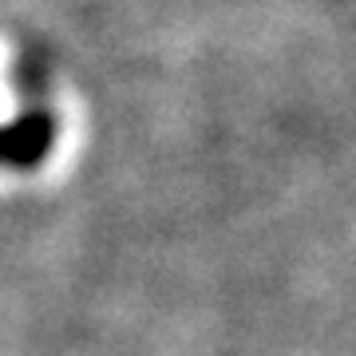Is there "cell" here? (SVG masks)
<instances>
[{"label": "cell", "instance_id": "7a4b0ae2", "mask_svg": "<svg viewBox=\"0 0 356 356\" xmlns=\"http://www.w3.org/2000/svg\"><path fill=\"white\" fill-rule=\"evenodd\" d=\"M0 163H4V127H0Z\"/></svg>", "mask_w": 356, "mask_h": 356}, {"label": "cell", "instance_id": "6da1fadb", "mask_svg": "<svg viewBox=\"0 0 356 356\" xmlns=\"http://www.w3.org/2000/svg\"><path fill=\"white\" fill-rule=\"evenodd\" d=\"M56 143V123L48 111H28L16 123H4V163L16 170H32L48 159Z\"/></svg>", "mask_w": 356, "mask_h": 356}]
</instances>
